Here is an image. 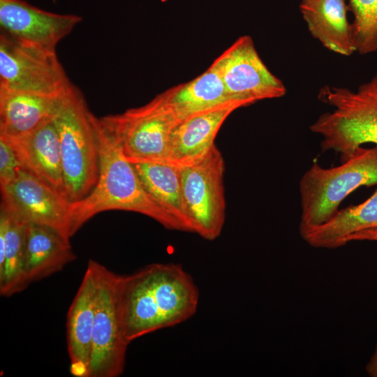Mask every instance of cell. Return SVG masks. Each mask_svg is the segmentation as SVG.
<instances>
[{
    "label": "cell",
    "mask_w": 377,
    "mask_h": 377,
    "mask_svg": "<svg viewBox=\"0 0 377 377\" xmlns=\"http://www.w3.org/2000/svg\"><path fill=\"white\" fill-rule=\"evenodd\" d=\"M118 298L124 334L130 343L191 318L197 311L200 293L181 265L152 263L119 276Z\"/></svg>",
    "instance_id": "cell-1"
},
{
    "label": "cell",
    "mask_w": 377,
    "mask_h": 377,
    "mask_svg": "<svg viewBox=\"0 0 377 377\" xmlns=\"http://www.w3.org/2000/svg\"><path fill=\"white\" fill-rule=\"evenodd\" d=\"M98 154V175L91 191L71 203L73 235L95 215L109 210L133 212L147 216L169 230H179V225L149 196L132 163L96 120Z\"/></svg>",
    "instance_id": "cell-2"
},
{
    "label": "cell",
    "mask_w": 377,
    "mask_h": 377,
    "mask_svg": "<svg viewBox=\"0 0 377 377\" xmlns=\"http://www.w3.org/2000/svg\"><path fill=\"white\" fill-rule=\"evenodd\" d=\"M318 98L334 108L310 126L323 151L339 153L343 162L364 144L377 145V73L356 90L325 86Z\"/></svg>",
    "instance_id": "cell-3"
},
{
    "label": "cell",
    "mask_w": 377,
    "mask_h": 377,
    "mask_svg": "<svg viewBox=\"0 0 377 377\" xmlns=\"http://www.w3.org/2000/svg\"><path fill=\"white\" fill-rule=\"evenodd\" d=\"M96 118L82 92L71 84L53 117L59 138L65 194L71 202L85 197L98 179Z\"/></svg>",
    "instance_id": "cell-4"
},
{
    "label": "cell",
    "mask_w": 377,
    "mask_h": 377,
    "mask_svg": "<svg viewBox=\"0 0 377 377\" xmlns=\"http://www.w3.org/2000/svg\"><path fill=\"white\" fill-rule=\"evenodd\" d=\"M376 184L377 145L358 147L338 166L325 168L313 163L299 183L300 233L332 218L342 201L355 190Z\"/></svg>",
    "instance_id": "cell-5"
},
{
    "label": "cell",
    "mask_w": 377,
    "mask_h": 377,
    "mask_svg": "<svg viewBox=\"0 0 377 377\" xmlns=\"http://www.w3.org/2000/svg\"><path fill=\"white\" fill-rule=\"evenodd\" d=\"M99 121L132 163H165L171 133L179 122L159 94L144 105Z\"/></svg>",
    "instance_id": "cell-6"
},
{
    "label": "cell",
    "mask_w": 377,
    "mask_h": 377,
    "mask_svg": "<svg viewBox=\"0 0 377 377\" xmlns=\"http://www.w3.org/2000/svg\"><path fill=\"white\" fill-rule=\"evenodd\" d=\"M179 168L193 232L207 240L216 239L222 232L226 209L221 152L215 145L197 161Z\"/></svg>",
    "instance_id": "cell-7"
},
{
    "label": "cell",
    "mask_w": 377,
    "mask_h": 377,
    "mask_svg": "<svg viewBox=\"0 0 377 377\" xmlns=\"http://www.w3.org/2000/svg\"><path fill=\"white\" fill-rule=\"evenodd\" d=\"M72 83L56 54L1 34L0 91L62 94Z\"/></svg>",
    "instance_id": "cell-8"
},
{
    "label": "cell",
    "mask_w": 377,
    "mask_h": 377,
    "mask_svg": "<svg viewBox=\"0 0 377 377\" xmlns=\"http://www.w3.org/2000/svg\"><path fill=\"white\" fill-rule=\"evenodd\" d=\"M97 295L89 377H117L124 372L129 343L121 323L117 274L96 261Z\"/></svg>",
    "instance_id": "cell-9"
},
{
    "label": "cell",
    "mask_w": 377,
    "mask_h": 377,
    "mask_svg": "<svg viewBox=\"0 0 377 377\" xmlns=\"http://www.w3.org/2000/svg\"><path fill=\"white\" fill-rule=\"evenodd\" d=\"M1 207L25 223L48 226L66 239L73 236L71 202L59 191L22 168L10 183L1 186Z\"/></svg>",
    "instance_id": "cell-10"
},
{
    "label": "cell",
    "mask_w": 377,
    "mask_h": 377,
    "mask_svg": "<svg viewBox=\"0 0 377 377\" xmlns=\"http://www.w3.org/2000/svg\"><path fill=\"white\" fill-rule=\"evenodd\" d=\"M212 65L230 96L246 105L286 94L284 84L265 64L250 36L239 37Z\"/></svg>",
    "instance_id": "cell-11"
},
{
    "label": "cell",
    "mask_w": 377,
    "mask_h": 377,
    "mask_svg": "<svg viewBox=\"0 0 377 377\" xmlns=\"http://www.w3.org/2000/svg\"><path fill=\"white\" fill-rule=\"evenodd\" d=\"M82 17L44 10L24 0H0L1 34L22 44L55 50Z\"/></svg>",
    "instance_id": "cell-12"
},
{
    "label": "cell",
    "mask_w": 377,
    "mask_h": 377,
    "mask_svg": "<svg viewBox=\"0 0 377 377\" xmlns=\"http://www.w3.org/2000/svg\"><path fill=\"white\" fill-rule=\"evenodd\" d=\"M96 260H89L67 313L66 339L70 372L89 377L97 295Z\"/></svg>",
    "instance_id": "cell-13"
},
{
    "label": "cell",
    "mask_w": 377,
    "mask_h": 377,
    "mask_svg": "<svg viewBox=\"0 0 377 377\" xmlns=\"http://www.w3.org/2000/svg\"><path fill=\"white\" fill-rule=\"evenodd\" d=\"M242 102H229L179 121L172 130L165 163L183 167L197 161L215 145L217 133L226 119Z\"/></svg>",
    "instance_id": "cell-14"
},
{
    "label": "cell",
    "mask_w": 377,
    "mask_h": 377,
    "mask_svg": "<svg viewBox=\"0 0 377 377\" xmlns=\"http://www.w3.org/2000/svg\"><path fill=\"white\" fill-rule=\"evenodd\" d=\"M0 138L12 146L24 170L66 196L59 138L53 117L24 135Z\"/></svg>",
    "instance_id": "cell-15"
},
{
    "label": "cell",
    "mask_w": 377,
    "mask_h": 377,
    "mask_svg": "<svg viewBox=\"0 0 377 377\" xmlns=\"http://www.w3.org/2000/svg\"><path fill=\"white\" fill-rule=\"evenodd\" d=\"M75 258L70 240L57 230L26 224L24 272L29 284L61 271Z\"/></svg>",
    "instance_id": "cell-16"
},
{
    "label": "cell",
    "mask_w": 377,
    "mask_h": 377,
    "mask_svg": "<svg viewBox=\"0 0 377 377\" xmlns=\"http://www.w3.org/2000/svg\"><path fill=\"white\" fill-rule=\"evenodd\" d=\"M300 9L309 32L325 47L343 56L355 52L346 0H301Z\"/></svg>",
    "instance_id": "cell-17"
},
{
    "label": "cell",
    "mask_w": 377,
    "mask_h": 377,
    "mask_svg": "<svg viewBox=\"0 0 377 377\" xmlns=\"http://www.w3.org/2000/svg\"><path fill=\"white\" fill-rule=\"evenodd\" d=\"M159 95L179 121L229 102H242L230 96L212 65L193 80L170 88Z\"/></svg>",
    "instance_id": "cell-18"
},
{
    "label": "cell",
    "mask_w": 377,
    "mask_h": 377,
    "mask_svg": "<svg viewBox=\"0 0 377 377\" xmlns=\"http://www.w3.org/2000/svg\"><path fill=\"white\" fill-rule=\"evenodd\" d=\"M63 94L54 96L0 91V136L24 135L53 117Z\"/></svg>",
    "instance_id": "cell-19"
},
{
    "label": "cell",
    "mask_w": 377,
    "mask_h": 377,
    "mask_svg": "<svg viewBox=\"0 0 377 377\" xmlns=\"http://www.w3.org/2000/svg\"><path fill=\"white\" fill-rule=\"evenodd\" d=\"M132 164L152 200L179 225L182 231L193 232L183 198L179 168L161 163Z\"/></svg>",
    "instance_id": "cell-20"
},
{
    "label": "cell",
    "mask_w": 377,
    "mask_h": 377,
    "mask_svg": "<svg viewBox=\"0 0 377 377\" xmlns=\"http://www.w3.org/2000/svg\"><path fill=\"white\" fill-rule=\"evenodd\" d=\"M376 227L377 190L364 202L339 209L326 222L300 232V235L313 247L336 249L345 245L348 236Z\"/></svg>",
    "instance_id": "cell-21"
},
{
    "label": "cell",
    "mask_w": 377,
    "mask_h": 377,
    "mask_svg": "<svg viewBox=\"0 0 377 377\" xmlns=\"http://www.w3.org/2000/svg\"><path fill=\"white\" fill-rule=\"evenodd\" d=\"M26 224L1 207L0 294L3 297L18 293L29 285L24 272Z\"/></svg>",
    "instance_id": "cell-22"
},
{
    "label": "cell",
    "mask_w": 377,
    "mask_h": 377,
    "mask_svg": "<svg viewBox=\"0 0 377 377\" xmlns=\"http://www.w3.org/2000/svg\"><path fill=\"white\" fill-rule=\"evenodd\" d=\"M354 17L351 32L355 52L367 54L377 51V0H348Z\"/></svg>",
    "instance_id": "cell-23"
},
{
    "label": "cell",
    "mask_w": 377,
    "mask_h": 377,
    "mask_svg": "<svg viewBox=\"0 0 377 377\" xmlns=\"http://www.w3.org/2000/svg\"><path fill=\"white\" fill-rule=\"evenodd\" d=\"M22 168L20 161L12 146L0 138V186L12 182Z\"/></svg>",
    "instance_id": "cell-24"
},
{
    "label": "cell",
    "mask_w": 377,
    "mask_h": 377,
    "mask_svg": "<svg viewBox=\"0 0 377 377\" xmlns=\"http://www.w3.org/2000/svg\"><path fill=\"white\" fill-rule=\"evenodd\" d=\"M363 240L377 242V227L355 232L348 236L344 239V242L346 244L350 242Z\"/></svg>",
    "instance_id": "cell-25"
},
{
    "label": "cell",
    "mask_w": 377,
    "mask_h": 377,
    "mask_svg": "<svg viewBox=\"0 0 377 377\" xmlns=\"http://www.w3.org/2000/svg\"><path fill=\"white\" fill-rule=\"evenodd\" d=\"M366 371L369 376L377 377V345L374 355L366 366Z\"/></svg>",
    "instance_id": "cell-26"
}]
</instances>
